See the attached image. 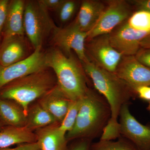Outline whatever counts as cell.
Wrapping results in <instances>:
<instances>
[{"label":"cell","instance_id":"obj_1","mask_svg":"<svg viewBox=\"0 0 150 150\" xmlns=\"http://www.w3.org/2000/svg\"><path fill=\"white\" fill-rule=\"evenodd\" d=\"M110 117V108L104 98L89 88L81 98L74 126L66 134L67 141L79 139L91 140L98 137Z\"/></svg>","mask_w":150,"mask_h":150},{"label":"cell","instance_id":"obj_2","mask_svg":"<svg viewBox=\"0 0 150 150\" xmlns=\"http://www.w3.org/2000/svg\"><path fill=\"white\" fill-rule=\"evenodd\" d=\"M45 58L47 67L54 71L57 85L67 98L71 101L82 98L89 89L86 74L72 54L67 55L53 48L45 53Z\"/></svg>","mask_w":150,"mask_h":150},{"label":"cell","instance_id":"obj_3","mask_svg":"<svg viewBox=\"0 0 150 150\" xmlns=\"http://www.w3.org/2000/svg\"><path fill=\"white\" fill-rule=\"evenodd\" d=\"M57 85L52 69L47 68L13 81L0 90V98L16 103L27 115L30 105Z\"/></svg>","mask_w":150,"mask_h":150},{"label":"cell","instance_id":"obj_4","mask_svg":"<svg viewBox=\"0 0 150 150\" xmlns=\"http://www.w3.org/2000/svg\"><path fill=\"white\" fill-rule=\"evenodd\" d=\"M81 63L86 74L109 105L111 118L118 120L121 108L127 104L135 92L115 73L98 67L89 60Z\"/></svg>","mask_w":150,"mask_h":150},{"label":"cell","instance_id":"obj_5","mask_svg":"<svg viewBox=\"0 0 150 150\" xmlns=\"http://www.w3.org/2000/svg\"><path fill=\"white\" fill-rule=\"evenodd\" d=\"M56 27L48 10L40 1H25L24 11L25 33L34 50L42 47L46 38L52 34Z\"/></svg>","mask_w":150,"mask_h":150},{"label":"cell","instance_id":"obj_6","mask_svg":"<svg viewBox=\"0 0 150 150\" xmlns=\"http://www.w3.org/2000/svg\"><path fill=\"white\" fill-rule=\"evenodd\" d=\"M86 40V53L88 60L100 68L115 73L123 56L111 45L109 34Z\"/></svg>","mask_w":150,"mask_h":150},{"label":"cell","instance_id":"obj_7","mask_svg":"<svg viewBox=\"0 0 150 150\" xmlns=\"http://www.w3.org/2000/svg\"><path fill=\"white\" fill-rule=\"evenodd\" d=\"M52 35L53 43L64 54L69 55L74 50L80 62L89 60L86 53L87 33L82 30L75 21L66 27H56Z\"/></svg>","mask_w":150,"mask_h":150},{"label":"cell","instance_id":"obj_8","mask_svg":"<svg viewBox=\"0 0 150 150\" xmlns=\"http://www.w3.org/2000/svg\"><path fill=\"white\" fill-rule=\"evenodd\" d=\"M107 5L96 25L87 33L86 40L103 34H109L131 16L129 2L124 0L106 1Z\"/></svg>","mask_w":150,"mask_h":150},{"label":"cell","instance_id":"obj_9","mask_svg":"<svg viewBox=\"0 0 150 150\" xmlns=\"http://www.w3.org/2000/svg\"><path fill=\"white\" fill-rule=\"evenodd\" d=\"M41 48L38 47L26 59L13 64L6 67L0 65V90L13 81L48 68Z\"/></svg>","mask_w":150,"mask_h":150},{"label":"cell","instance_id":"obj_10","mask_svg":"<svg viewBox=\"0 0 150 150\" xmlns=\"http://www.w3.org/2000/svg\"><path fill=\"white\" fill-rule=\"evenodd\" d=\"M119 116L121 136L129 140L139 150L150 148V126L137 121L130 112L128 103L121 108Z\"/></svg>","mask_w":150,"mask_h":150},{"label":"cell","instance_id":"obj_11","mask_svg":"<svg viewBox=\"0 0 150 150\" xmlns=\"http://www.w3.org/2000/svg\"><path fill=\"white\" fill-rule=\"evenodd\" d=\"M150 32L139 31L131 28L126 21L109 33L112 47L124 56H135L141 48L142 40Z\"/></svg>","mask_w":150,"mask_h":150},{"label":"cell","instance_id":"obj_12","mask_svg":"<svg viewBox=\"0 0 150 150\" xmlns=\"http://www.w3.org/2000/svg\"><path fill=\"white\" fill-rule=\"evenodd\" d=\"M114 73L135 92L139 87L150 86V69L140 63L135 56H123Z\"/></svg>","mask_w":150,"mask_h":150},{"label":"cell","instance_id":"obj_13","mask_svg":"<svg viewBox=\"0 0 150 150\" xmlns=\"http://www.w3.org/2000/svg\"><path fill=\"white\" fill-rule=\"evenodd\" d=\"M28 50L24 35L5 36L0 46V65L7 67L26 59Z\"/></svg>","mask_w":150,"mask_h":150},{"label":"cell","instance_id":"obj_14","mask_svg":"<svg viewBox=\"0 0 150 150\" xmlns=\"http://www.w3.org/2000/svg\"><path fill=\"white\" fill-rule=\"evenodd\" d=\"M71 101L57 85L40 98L38 103L53 115L58 123H60L67 114Z\"/></svg>","mask_w":150,"mask_h":150},{"label":"cell","instance_id":"obj_15","mask_svg":"<svg viewBox=\"0 0 150 150\" xmlns=\"http://www.w3.org/2000/svg\"><path fill=\"white\" fill-rule=\"evenodd\" d=\"M105 8L106 6L101 1H83L74 21L82 30L88 33L96 25Z\"/></svg>","mask_w":150,"mask_h":150},{"label":"cell","instance_id":"obj_16","mask_svg":"<svg viewBox=\"0 0 150 150\" xmlns=\"http://www.w3.org/2000/svg\"><path fill=\"white\" fill-rule=\"evenodd\" d=\"M56 123L37 130V142L40 150H68L66 135L59 130Z\"/></svg>","mask_w":150,"mask_h":150},{"label":"cell","instance_id":"obj_17","mask_svg":"<svg viewBox=\"0 0 150 150\" xmlns=\"http://www.w3.org/2000/svg\"><path fill=\"white\" fill-rule=\"evenodd\" d=\"M25 2V1L23 0L9 2L7 15L3 28L4 37L24 35Z\"/></svg>","mask_w":150,"mask_h":150},{"label":"cell","instance_id":"obj_18","mask_svg":"<svg viewBox=\"0 0 150 150\" xmlns=\"http://www.w3.org/2000/svg\"><path fill=\"white\" fill-rule=\"evenodd\" d=\"M36 142V134L26 127L7 126L0 131V149Z\"/></svg>","mask_w":150,"mask_h":150},{"label":"cell","instance_id":"obj_19","mask_svg":"<svg viewBox=\"0 0 150 150\" xmlns=\"http://www.w3.org/2000/svg\"><path fill=\"white\" fill-rule=\"evenodd\" d=\"M0 118L2 123L8 126L26 127L27 115L16 103L0 98Z\"/></svg>","mask_w":150,"mask_h":150},{"label":"cell","instance_id":"obj_20","mask_svg":"<svg viewBox=\"0 0 150 150\" xmlns=\"http://www.w3.org/2000/svg\"><path fill=\"white\" fill-rule=\"evenodd\" d=\"M56 123L58 122L53 115L38 103L28 108L26 127L31 131L37 130Z\"/></svg>","mask_w":150,"mask_h":150},{"label":"cell","instance_id":"obj_21","mask_svg":"<svg viewBox=\"0 0 150 150\" xmlns=\"http://www.w3.org/2000/svg\"><path fill=\"white\" fill-rule=\"evenodd\" d=\"M130 27L139 31L150 32V12L139 10L126 20Z\"/></svg>","mask_w":150,"mask_h":150},{"label":"cell","instance_id":"obj_22","mask_svg":"<svg viewBox=\"0 0 150 150\" xmlns=\"http://www.w3.org/2000/svg\"><path fill=\"white\" fill-rule=\"evenodd\" d=\"M81 98L75 101H71L67 114L61 123L59 124V130L62 134L66 135L73 129L76 120Z\"/></svg>","mask_w":150,"mask_h":150},{"label":"cell","instance_id":"obj_23","mask_svg":"<svg viewBox=\"0 0 150 150\" xmlns=\"http://www.w3.org/2000/svg\"><path fill=\"white\" fill-rule=\"evenodd\" d=\"M91 150H139L132 143L125 138L116 141H100L91 147Z\"/></svg>","mask_w":150,"mask_h":150},{"label":"cell","instance_id":"obj_24","mask_svg":"<svg viewBox=\"0 0 150 150\" xmlns=\"http://www.w3.org/2000/svg\"><path fill=\"white\" fill-rule=\"evenodd\" d=\"M121 136V126L118 120L110 117L103 130L100 141H112Z\"/></svg>","mask_w":150,"mask_h":150},{"label":"cell","instance_id":"obj_25","mask_svg":"<svg viewBox=\"0 0 150 150\" xmlns=\"http://www.w3.org/2000/svg\"><path fill=\"white\" fill-rule=\"evenodd\" d=\"M77 6V2L74 1L65 0L57 12L62 22H67L72 18L76 12Z\"/></svg>","mask_w":150,"mask_h":150},{"label":"cell","instance_id":"obj_26","mask_svg":"<svg viewBox=\"0 0 150 150\" xmlns=\"http://www.w3.org/2000/svg\"><path fill=\"white\" fill-rule=\"evenodd\" d=\"M135 57L142 64L150 69V48H141Z\"/></svg>","mask_w":150,"mask_h":150},{"label":"cell","instance_id":"obj_27","mask_svg":"<svg viewBox=\"0 0 150 150\" xmlns=\"http://www.w3.org/2000/svg\"><path fill=\"white\" fill-rule=\"evenodd\" d=\"M9 1L0 0V32H1L5 23Z\"/></svg>","mask_w":150,"mask_h":150},{"label":"cell","instance_id":"obj_28","mask_svg":"<svg viewBox=\"0 0 150 150\" xmlns=\"http://www.w3.org/2000/svg\"><path fill=\"white\" fill-rule=\"evenodd\" d=\"M65 0H40V2L48 10L58 12Z\"/></svg>","mask_w":150,"mask_h":150},{"label":"cell","instance_id":"obj_29","mask_svg":"<svg viewBox=\"0 0 150 150\" xmlns=\"http://www.w3.org/2000/svg\"><path fill=\"white\" fill-rule=\"evenodd\" d=\"M135 93L141 99L150 101V86H142L135 90Z\"/></svg>","mask_w":150,"mask_h":150},{"label":"cell","instance_id":"obj_30","mask_svg":"<svg viewBox=\"0 0 150 150\" xmlns=\"http://www.w3.org/2000/svg\"><path fill=\"white\" fill-rule=\"evenodd\" d=\"M0 150H40L37 142L30 144H23L16 147L0 149Z\"/></svg>","mask_w":150,"mask_h":150},{"label":"cell","instance_id":"obj_31","mask_svg":"<svg viewBox=\"0 0 150 150\" xmlns=\"http://www.w3.org/2000/svg\"><path fill=\"white\" fill-rule=\"evenodd\" d=\"M91 141L88 139H81L70 150H90L91 147Z\"/></svg>","mask_w":150,"mask_h":150},{"label":"cell","instance_id":"obj_32","mask_svg":"<svg viewBox=\"0 0 150 150\" xmlns=\"http://www.w3.org/2000/svg\"><path fill=\"white\" fill-rule=\"evenodd\" d=\"M139 10H144L150 12V0H134L131 1Z\"/></svg>","mask_w":150,"mask_h":150},{"label":"cell","instance_id":"obj_33","mask_svg":"<svg viewBox=\"0 0 150 150\" xmlns=\"http://www.w3.org/2000/svg\"><path fill=\"white\" fill-rule=\"evenodd\" d=\"M140 46L142 48H150V33L142 40Z\"/></svg>","mask_w":150,"mask_h":150},{"label":"cell","instance_id":"obj_34","mask_svg":"<svg viewBox=\"0 0 150 150\" xmlns=\"http://www.w3.org/2000/svg\"><path fill=\"white\" fill-rule=\"evenodd\" d=\"M2 129V123L0 122V131Z\"/></svg>","mask_w":150,"mask_h":150},{"label":"cell","instance_id":"obj_35","mask_svg":"<svg viewBox=\"0 0 150 150\" xmlns=\"http://www.w3.org/2000/svg\"><path fill=\"white\" fill-rule=\"evenodd\" d=\"M148 110H149L150 111V101H149V105H148L147 108Z\"/></svg>","mask_w":150,"mask_h":150},{"label":"cell","instance_id":"obj_36","mask_svg":"<svg viewBox=\"0 0 150 150\" xmlns=\"http://www.w3.org/2000/svg\"><path fill=\"white\" fill-rule=\"evenodd\" d=\"M145 150H150V149H148Z\"/></svg>","mask_w":150,"mask_h":150},{"label":"cell","instance_id":"obj_37","mask_svg":"<svg viewBox=\"0 0 150 150\" xmlns=\"http://www.w3.org/2000/svg\"><path fill=\"white\" fill-rule=\"evenodd\" d=\"M0 33H1V32H0Z\"/></svg>","mask_w":150,"mask_h":150}]
</instances>
